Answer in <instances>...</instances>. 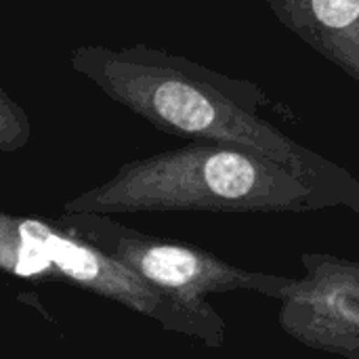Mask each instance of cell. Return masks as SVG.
Returning a JSON list of instances; mask_svg holds the SVG:
<instances>
[{
	"instance_id": "cell-6",
	"label": "cell",
	"mask_w": 359,
	"mask_h": 359,
	"mask_svg": "<svg viewBox=\"0 0 359 359\" xmlns=\"http://www.w3.org/2000/svg\"><path fill=\"white\" fill-rule=\"evenodd\" d=\"M0 269L19 278L55 276L46 255L17 236V217H8L4 212H0Z\"/></svg>"
},
{
	"instance_id": "cell-3",
	"label": "cell",
	"mask_w": 359,
	"mask_h": 359,
	"mask_svg": "<svg viewBox=\"0 0 359 359\" xmlns=\"http://www.w3.org/2000/svg\"><path fill=\"white\" fill-rule=\"evenodd\" d=\"M69 233L95 244L139 278L160 290L175 305L206 320H223L208 303V294L257 292L280 299L292 278L236 267L202 248L139 233L107 219V215L65 212L59 221Z\"/></svg>"
},
{
	"instance_id": "cell-4",
	"label": "cell",
	"mask_w": 359,
	"mask_h": 359,
	"mask_svg": "<svg viewBox=\"0 0 359 359\" xmlns=\"http://www.w3.org/2000/svg\"><path fill=\"white\" fill-rule=\"evenodd\" d=\"M303 278L280 294V328L301 345L359 359V261L328 252L301 255Z\"/></svg>"
},
{
	"instance_id": "cell-7",
	"label": "cell",
	"mask_w": 359,
	"mask_h": 359,
	"mask_svg": "<svg viewBox=\"0 0 359 359\" xmlns=\"http://www.w3.org/2000/svg\"><path fill=\"white\" fill-rule=\"evenodd\" d=\"M32 139V122L23 107L0 86V151H19Z\"/></svg>"
},
{
	"instance_id": "cell-5",
	"label": "cell",
	"mask_w": 359,
	"mask_h": 359,
	"mask_svg": "<svg viewBox=\"0 0 359 359\" xmlns=\"http://www.w3.org/2000/svg\"><path fill=\"white\" fill-rule=\"evenodd\" d=\"M278 21L359 82V0H265Z\"/></svg>"
},
{
	"instance_id": "cell-1",
	"label": "cell",
	"mask_w": 359,
	"mask_h": 359,
	"mask_svg": "<svg viewBox=\"0 0 359 359\" xmlns=\"http://www.w3.org/2000/svg\"><path fill=\"white\" fill-rule=\"evenodd\" d=\"M69 61L74 72L162 133L265 156L359 217V179L267 122L259 107L269 99L259 86L143 44L78 46Z\"/></svg>"
},
{
	"instance_id": "cell-2",
	"label": "cell",
	"mask_w": 359,
	"mask_h": 359,
	"mask_svg": "<svg viewBox=\"0 0 359 359\" xmlns=\"http://www.w3.org/2000/svg\"><path fill=\"white\" fill-rule=\"evenodd\" d=\"M343 208L330 191L255 151L194 141L126 162L65 204V212H313Z\"/></svg>"
}]
</instances>
